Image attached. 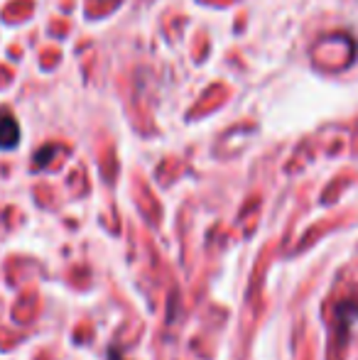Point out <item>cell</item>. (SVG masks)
Segmentation results:
<instances>
[{"mask_svg": "<svg viewBox=\"0 0 358 360\" xmlns=\"http://www.w3.org/2000/svg\"><path fill=\"white\" fill-rule=\"evenodd\" d=\"M110 360H120V358L118 356H110Z\"/></svg>", "mask_w": 358, "mask_h": 360, "instance_id": "cell-2", "label": "cell"}, {"mask_svg": "<svg viewBox=\"0 0 358 360\" xmlns=\"http://www.w3.org/2000/svg\"><path fill=\"white\" fill-rule=\"evenodd\" d=\"M20 143V125L8 110L0 113V150H13Z\"/></svg>", "mask_w": 358, "mask_h": 360, "instance_id": "cell-1", "label": "cell"}]
</instances>
